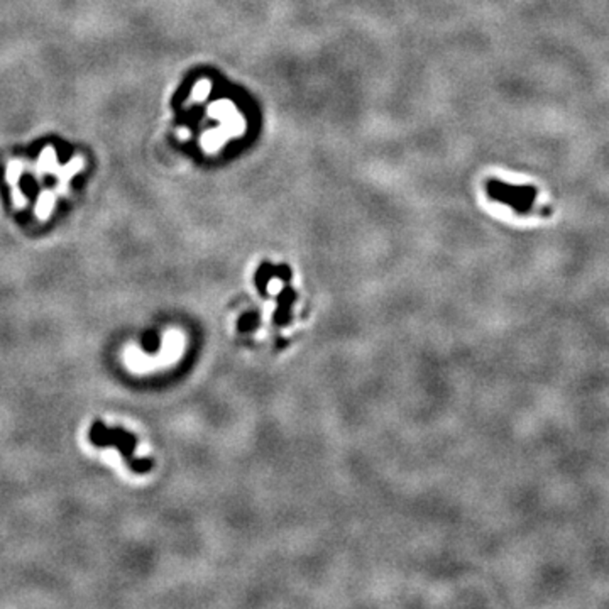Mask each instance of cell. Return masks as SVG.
I'll use <instances>...</instances> for the list:
<instances>
[{
  "mask_svg": "<svg viewBox=\"0 0 609 609\" xmlns=\"http://www.w3.org/2000/svg\"><path fill=\"white\" fill-rule=\"evenodd\" d=\"M90 442L97 447H107V445H115L117 450L122 454L126 462L129 464L132 471L144 474V472L151 471L152 460L147 457L139 459L136 455V448H138V437L129 433L124 428H111L105 423H102L100 420L93 421L92 428H90Z\"/></svg>",
  "mask_w": 609,
  "mask_h": 609,
  "instance_id": "1",
  "label": "cell"
},
{
  "mask_svg": "<svg viewBox=\"0 0 609 609\" xmlns=\"http://www.w3.org/2000/svg\"><path fill=\"white\" fill-rule=\"evenodd\" d=\"M486 193L494 202L510 206L518 216H530V213H549V209H538V188L533 185H511L501 179H489L486 183Z\"/></svg>",
  "mask_w": 609,
  "mask_h": 609,
  "instance_id": "2",
  "label": "cell"
}]
</instances>
